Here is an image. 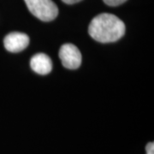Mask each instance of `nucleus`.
Instances as JSON below:
<instances>
[{
	"label": "nucleus",
	"instance_id": "7ed1b4c3",
	"mask_svg": "<svg viewBox=\"0 0 154 154\" xmlns=\"http://www.w3.org/2000/svg\"><path fill=\"white\" fill-rule=\"evenodd\" d=\"M59 57L63 65L69 69H76L82 63V54L75 45L64 44L61 46Z\"/></svg>",
	"mask_w": 154,
	"mask_h": 154
},
{
	"label": "nucleus",
	"instance_id": "6e6552de",
	"mask_svg": "<svg viewBox=\"0 0 154 154\" xmlns=\"http://www.w3.org/2000/svg\"><path fill=\"white\" fill-rule=\"evenodd\" d=\"M63 3H65L67 5H74V4H76V3H79L80 1L82 0H62Z\"/></svg>",
	"mask_w": 154,
	"mask_h": 154
},
{
	"label": "nucleus",
	"instance_id": "f257e3e1",
	"mask_svg": "<svg viewBox=\"0 0 154 154\" xmlns=\"http://www.w3.org/2000/svg\"><path fill=\"white\" fill-rule=\"evenodd\" d=\"M88 33L100 43L115 42L124 35V22L112 14L103 13L95 17L88 27Z\"/></svg>",
	"mask_w": 154,
	"mask_h": 154
},
{
	"label": "nucleus",
	"instance_id": "f03ea898",
	"mask_svg": "<svg viewBox=\"0 0 154 154\" xmlns=\"http://www.w3.org/2000/svg\"><path fill=\"white\" fill-rule=\"evenodd\" d=\"M30 12L35 17L43 21L51 22L58 15V9L52 0H24Z\"/></svg>",
	"mask_w": 154,
	"mask_h": 154
},
{
	"label": "nucleus",
	"instance_id": "20e7f679",
	"mask_svg": "<svg viewBox=\"0 0 154 154\" xmlns=\"http://www.w3.org/2000/svg\"><path fill=\"white\" fill-rule=\"evenodd\" d=\"M4 44L7 51L11 52H19L28 47L29 37L26 33L13 32L5 38Z\"/></svg>",
	"mask_w": 154,
	"mask_h": 154
},
{
	"label": "nucleus",
	"instance_id": "423d86ee",
	"mask_svg": "<svg viewBox=\"0 0 154 154\" xmlns=\"http://www.w3.org/2000/svg\"><path fill=\"white\" fill-rule=\"evenodd\" d=\"M107 5L109 6H118L126 2L127 0H103Z\"/></svg>",
	"mask_w": 154,
	"mask_h": 154
},
{
	"label": "nucleus",
	"instance_id": "0eeeda50",
	"mask_svg": "<svg viewBox=\"0 0 154 154\" xmlns=\"http://www.w3.org/2000/svg\"><path fill=\"white\" fill-rule=\"evenodd\" d=\"M146 154H154V143L153 142H149L146 146Z\"/></svg>",
	"mask_w": 154,
	"mask_h": 154
},
{
	"label": "nucleus",
	"instance_id": "39448f33",
	"mask_svg": "<svg viewBox=\"0 0 154 154\" xmlns=\"http://www.w3.org/2000/svg\"><path fill=\"white\" fill-rule=\"evenodd\" d=\"M30 66L33 71L38 75H47L52 69V62L48 56L44 53H38L31 58Z\"/></svg>",
	"mask_w": 154,
	"mask_h": 154
}]
</instances>
